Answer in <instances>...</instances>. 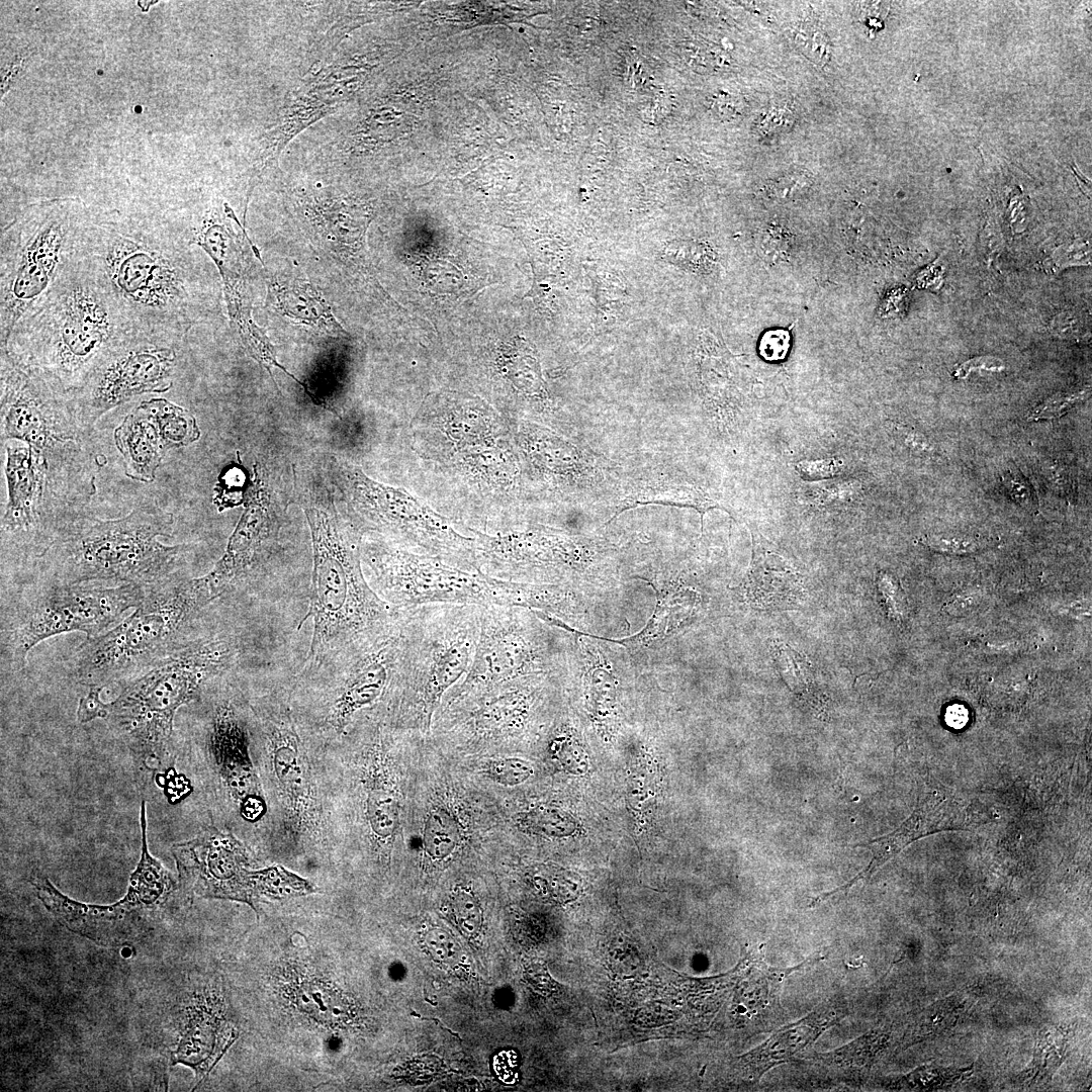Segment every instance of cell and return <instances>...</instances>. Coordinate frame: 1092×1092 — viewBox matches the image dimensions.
<instances>
[{
	"label": "cell",
	"mask_w": 1092,
	"mask_h": 1092,
	"mask_svg": "<svg viewBox=\"0 0 1092 1092\" xmlns=\"http://www.w3.org/2000/svg\"><path fill=\"white\" fill-rule=\"evenodd\" d=\"M73 509L39 558L51 579L66 583L99 582L148 587L180 573L190 544L167 545L173 515L156 503H144L119 519L103 520Z\"/></svg>",
	"instance_id": "cell-5"
},
{
	"label": "cell",
	"mask_w": 1092,
	"mask_h": 1092,
	"mask_svg": "<svg viewBox=\"0 0 1092 1092\" xmlns=\"http://www.w3.org/2000/svg\"><path fill=\"white\" fill-rule=\"evenodd\" d=\"M184 332L167 329L130 331L102 359L84 385L68 395L78 424L88 433L112 408L173 385L177 347Z\"/></svg>",
	"instance_id": "cell-16"
},
{
	"label": "cell",
	"mask_w": 1092,
	"mask_h": 1092,
	"mask_svg": "<svg viewBox=\"0 0 1092 1092\" xmlns=\"http://www.w3.org/2000/svg\"><path fill=\"white\" fill-rule=\"evenodd\" d=\"M240 640L228 631H207L159 662L123 680L109 715L146 758L160 760L173 733L177 710L199 698L203 688L231 673Z\"/></svg>",
	"instance_id": "cell-8"
},
{
	"label": "cell",
	"mask_w": 1092,
	"mask_h": 1092,
	"mask_svg": "<svg viewBox=\"0 0 1092 1092\" xmlns=\"http://www.w3.org/2000/svg\"><path fill=\"white\" fill-rule=\"evenodd\" d=\"M418 477L439 491L433 509L460 529L503 532L520 523L522 475L508 420L479 396L429 395L408 425Z\"/></svg>",
	"instance_id": "cell-1"
},
{
	"label": "cell",
	"mask_w": 1092,
	"mask_h": 1092,
	"mask_svg": "<svg viewBox=\"0 0 1092 1092\" xmlns=\"http://www.w3.org/2000/svg\"><path fill=\"white\" fill-rule=\"evenodd\" d=\"M214 602L202 576L179 573L148 586L131 614L77 648L70 661L74 677L104 688L138 675L206 633L203 616Z\"/></svg>",
	"instance_id": "cell-6"
},
{
	"label": "cell",
	"mask_w": 1092,
	"mask_h": 1092,
	"mask_svg": "<svg viewBox=\"0 0 1092 1092\" xmlns=\"http://www.w3.org/2000/svg\"><path fill=\"white\" fill-rule=\"evenodd\" d=\"M652 585L656 601L655 608L647 624L636 634L623 638L599 639L623 646L628 654H638L643 650L663 644L691 620L700 602V595L676 579L660 581L648 580Z\"/></svg>",
	"instance_id": "cell-26"
},
{
	"label": "cell",
	"mask_w": 1092,
	"mask_h": 1092,
	"mask_svg": "<svg viewBox=\"0 0 1092 1092\" xmlns=\"http://www.w3.org/2000/svg\"><path fill=\"white\" fill-rule=\"evenodd\" d=\"M883 2H868L860 5V19L871 29H880L882 20L887 15L888 6Z\"/></svg>",
	"instance_id": "cell-55"
},
{
	"label": "cell",
	"mask_w": 1092,
	"mask_h": 1092,
	"mask_svg": "<svg viewBox=\"0 0 1092 1092\" xmlns=\"http://www.w3.org/2000/svg\"><path fill=\"white\" fill-rule=\"evenodd\" d=\"M452 916L467 935H475L482 925V909L476 896L468 889L458 887L450 896Z\"/></svg>",
	"instance_id": "cell-41"
},
{
	"label": "cell",
	"mask_w": 1092,
	"mask_h": 1092,
	"mask_svg": "<svg viewBox=\"0 0 1092 1092\" xmlns=\"http://www.w3.org/2000/svg\"><path fill=\"white\" fill-rule=\"evenodd\" d=\"M970 1069L943 1068L927 1064L902 1076L896 1080V1083L899 1087L908 1090H937L951 1086Z\"/></svg>",
	"instance_id": "cell-40"
},
{
	"label": "cell",
	"mask_w": 1092,
	"mask_h": 1092,
	"mask_svg": "<svg viewBox=\"0 0 1092 1092\" xmlns=\"http://www.w3.org/2000/svg\"><path fill=\"white\" fill-rule=\"evenodd\" d=\"M244 482L245 476L242 466L232 463L220 472L215 486L216 493L213 498V503L219 511L239 505L237 499H241V497L237 491L239 488L241 489Z\"/></svg>",
	"instance_id": "cell-46"
},
{
	"label": "cell",
	"mask_w": 1092,
	"mask_h": 1092,
	"mask_svg": "<svg viewBox=\"0 0 1092 1092\" xmlns=\"http://www.w3.org/2000/svg\"><path fill=\"white\" fill-rule=\"evenodd\" d=\"M330 472L346 505L348 521L363 536L438 557L478 571L475 539L426 500L367 476L356 464L333 455Z\"/></svg>",
	"instance_id": "cell-11"
},
{
	"label": "cell",
	"mask_w": 1092,
	"mask_h": 1092,
	"mask_svg": "<svg viewBox=\"0 0 1092 1092\" xmlns=\"http://www.w3.org/2000/svg\"><path fill=\"white\" fill-rule=\"evenodd\" d=\"M790 347V337L785 331L767 332L760 341V353L770 361L783 359Z\"/></svg>",
	"instance_id": "cell-53"
},
{
	"label": "cell",
	"mask_w": 1092,
	"mask_h": 1092,
	"mask_svg": "<svg viewBox=\"0 0 1092 1092\" xmlns=\"http://www.w3.org/2000/svg\"><path fill=\"white\" fill-rule=\"evenodd\" d=\"M366 815L373 835L381 842H390L399 823V801L387 781L376 780L369 788Z\"/></svg>",
	"instance_id": "cell-35"
},
{
	"label": "cell",
	"mask_w": 1092,
	"mask_h": 1092,
	"mask_svg": "<svg viewBox=\"0 0 1092 1092\" xmlns=\"http://www.w3.org/2000/svg\"><path fill=\"white\" fill-rule=\"evenodd\" d=\"M228 302L229 312L231 320L237 326L240 337L249 352V354L261 363L267 371L271 374V367H277L282 369L288 376L294 381L300 384L306 393L310 396V393L300 380H298L293 374L289 373L281 364L276 360L275 351L271 343L266 338L265 334L252 322L249 311L243 306V300L241 295L234 297Z\"/></svg>",
	"instance_id": "cell-36"
},
{
	"label": "cell",
	"mask_w": 1092,
	"mask_h": 1092,
	"mask_svg": "<svg viewBox=\"0 0 1092 1092\" xmlns=\"http://www.w3.org/2000/svg\"><path fill=\"white\" fill-rule=\"evenodd\" d=\"M248 495L244 513L232 533L221 558L202 576L217 600L246 586L275 543L280 523L261 476Z\"/></svg>",
	"instance_id": "cell-21"
},
{
	"label": "cell",
	"mask_w": 1092,
	"mask_h": 1092,
	"mask_svg": "<svg viewBox=\"0 0 1092 1092\" xmlns=\"http://www.w3.org/2000/svg\"><path fill=\"white\" fill-rule=\"evenodd\" d=\"M1091 249L1088 243L1076 241L1068 246L1057 248L1049 261L1053 270L1062 269L1070 265H1088L1090 263Z\"/></svg>",
	"instance_id": "cell-49"
},
{
	"label": "cell",
	"mask_w": 1092,
	"mask_h": 1092,
	"mask_svg": "<svg viewBox=\"0 0 1092 1092\" xmlns=\"http://www.w3.org/2000/svg\"><path fill=\"white\" fill-rule=\"evenodd\" d=\"M102 689L103 687H90L87 695L80 699L77 709V720L80 723L108 717V704L103 703L99 697Z\"/></svg>",
	"instance_id": "cell-51"
},
{
	"label": "cell",
	"mask_w": 1092,
	"mask_h": 1092,
	"mask_svg": "<svg viewBox=\"0 0 1092 1092\" xmlns=\"http://www.w3.org/2000/svg\"><path fill=\"white\" fill-rule=\"evenodd\" d=\"M486 578L495 605L539 611L573 628L583 623L587 615V597L572 587L509 581L488 575Z\"/></svg>",
	"instance_id": "cell-27"
},
{
	"label": "cell",
	"mask_w": 1092,
	"mask_h": 1092,
	"mask_svg": "<svg viewBox=\"0 0 1092 1092\" xmlns=\"http://www.w3.org/2000/svg\"><path fill=\"white\" fill-rule=\"evenodd\" d=\"M82 254L134 328L185 332L199 306L185 247L159 222L89 211Z\"/></svg>",
	"instance_id": "cell-3"
},
{
	"label": "cell",
	"mask_w": 1092,
	"mask_h": 1092,
	"mask_svg": "<svg viewBox=\"0 0 1092 1092\" xmlns=\"http://www.w3.org/2000/svg\"><path fill=\"white\" fill-rule=\"evenodd\" d=\"M30 883L61 924L99 944H122L142 934L148 926L123 899L106 906L84 904L65 896L39 875L32 876Z\"/></svg>",
	"instance_id": "cell-24"
},
{
	"label": "cell",
	"mask_w": 1092,
	"mask_h": 1092,
	"mask_svg": "<svg viewBox=\"0 0 1092 1092\" xmlns=\"http://www.w3.org/2000/svg\"><path fill=\"white\" fill-rule=\"evenodd\" d=\"M1 439L27 443L47 460L55 491L84 506L94 492L90 435L76 421L69 396L0 348Z\"/></svg>",
	"instance_id": "cell-9"
},
{
	"label": "cell",
	"mask_w": 1092,
	"mask_h": 1092,
	"mask_svg": "<svg viewBox=\"0 0 1092 1092\" xmlns=\"http://www.w3.org/2000/svg\"><path fill=\"white\" fill-rule=\"evenodd\" d=\"M843 463L836 458L821 460L801 461L797 464V470L802 477L818 479L832 477L840 472Z\"/></svg>",
	"instance_id": "cell-52"
},
{
	"label": "cell",
	"mask_w": 1092,
	"mask_h": 1092,
	"mask_svg": "<svg viewBox=\"0 0 1092 1092\" xmlns=\"http://www.w3.org/2000/svg\"><path fill=\"white\" fill-rule=\"evenodd\" d=\"M903 436L905 445L914 452L926 455L933 451V447L924 435L914 431H907Z\"/></svg>",
	"instance_id": "cell-57"
},
{
	"label": "cell",
	"mask_w": 1092,
	"mask_h": 1092,
	"mask_svg": "<svg viewBox=\"0 0 1092 1092\" xmlns=\"http://www.w3.org/2000/svg\"><path fill=\"white\" fill-rule=\"evenodd\" d=\"M172 853L181 886L199 897L240 901L256 909L264 899L281 900L307 892V881L282 867L250 871L243 844L215 827L175 843Z\"/></svg>",
	"instance_id": "cell-17"
},
{
	"label": "cell",
	"mask_w": 1092,
	"mask_h": 1092,
	"mask_svg": "<svg viewBox=\"0 0 1092 1092\" xmlns=\"http://www.w3.org/2000/svg\"><path fill=\"white\" fill-rule=\"evenodd\" d=\"M138 584L66 583L51 579L22 595L2 613L1 658L21 668L29 651L41 641L69 632L86 638L109 630L146 595Z\"/></svg>",
	"instance_id": "cell-12"
},
{
	"label": "cell",
	"mask_w": 1092,
	"mask_h": 1092,
	"mask_svg": "<svg viewBox=\"0 0 1092 1092\" xmlns=\"http://www.w3.org/2000/svg\"><path fill=\"white\" fill-rule=\"evenodd\" d=\"M919 541L936 552L950 555L974 554L987 546V542L967 535H927Z\"/></svg>",
	"instance_id": "cell-45"
},
{
	"label": "cell",
	"mask_w": 1092,
	"mask_h": 1092,
	"mask_svg": "<svg viewBox=\"0 0 1092 1092\" xmlns=\"http://www.w3.org/2000/svg\"><path fill=\"white\" fill-rule=\"evenodd\" d=\"M983 369L986 371H1000L1004 369L1001 360L993 356L976 357L963 363L954 372L959 378H964L973 370Z\"/></svg>",
	"instance_id": "cell-54"
},
{
	"label": "cell",
	"mask_w": 1092,
	"mask_h": 1092,
	"mask_svg": "<svg viewBox=\"0 0 1092 1092\" xmlns=\"http://www.w3.org/2000/svg\"><path fill=\"white\" fill-rule=\"evenodd\" d=\"M1089 394L1090 388H1085L1052 395L1029 412L1027 421L1034 422L1058 419L1069 412L1074 405L1086 399Z\"/></svg>",
	"instance_id": "cell-44"
},
{
	"label": "cell",
	"mask_w": 1092,
	"mask_h": 1092,
	"mask_svg": "<svg viewBox=\"0 0 1092 1092\" xmlns=\"http://www.w3.org/2000/svg\"><path fill=\"white\" fill-rule=\"evenodd\" d=\"M532 772L530 763L518 757H494L484 765L485 776L495 784L506 787L524 783Z\"/></svg>",
	"instance_id": "cell-43"
},
{
	"label": "cell",
	"mask_w": 1092,
	"mask_h": 1092,
	"mask_svg": "<svg viewBox=\"0 0 1092 1092\" xmlns=\"http://www.w3.org/2000/svg\"><path fill=\"white\" fill-rule=\"evenodd\" d=\"M313 568L309 611L313 629L303 666L363 649L389 634L401 614L369 585L362 568V535L332 500L303 507ZM302 621V622H303Z\"/></svg>",
	"instance_id": "cell-4"
},
{
	"label": "cell",
	"mask_w": 1092,
	"mask_h": 1092,
	"mask_svg": "<svg viewBox=\"0 0 1092 1092\" xmlns=\"http://www.w3.org/2000/svg\"><path fill=\"white\" fill-rule=\"evenodd\" d=\"M566 673L536 674L473 692L442 706L443 724L465 740L494 742L522 734Z\"/></svg>",
	"instance_id": "cell-20"
},
{
	"label": "cell",
	"mask_w": 1092,
	"mask_h": 1092,
	"mask_svg": "<svg viewBox=\"0 0 1092 1092\" xmlns=\"http://www.w3.org/2000/svg\"><path fill=\"white\" fill-rule=\"evenodd\" d=\"M777 668L793 694L805 705L820 712L823 700L814 678L811 662L785 643L772 646Z\"/></svg>",
	"instance_id": "cell-33"
},
{
	"label": "cell",
	"mask_w": 1092,
	"mask_h": 1092,
	"mask_svg": "<svg viewBox=\"0 0 1092 1092\" xmlns=\"http://www.w3.org/2000/svg\"><path fill=\"white\" fill-rule=\"evenodd\" d=\"M805 178L803 176L786 177L782 180H778L768 188V192L771 191L776 196L786 197L794 191V189H802L804 187Z\"/></svg>",
	"instance_id": "cell-56"
},
{
	"label": "cell",
	"mask_w": 1092,
	"mask_h": 1092,
	"mask_svg": "<svg viewBox=\"0 0 1092 1092\" xmlns=\"http://www.w3.org/2000/svg\"><path fill=\"white\" fill-rule=\"evenodd\" d=\"M232 1028L212 1013L194 1015L178 1049L172 1055L173 1064L190 1066L198 1078L205 1077L232 1043Z\"/></svg>",
	"instance_id": "cell-29"
},
{
	"label": "cell",
	"mask_w": 1092,
	"mask_h": 1092,
	"mask_svg": "<svg viewBox=\"0 0 1092 1092\" xmlns=\"http://www.w3.org/2000/svg\"><path fill=\"white\" fill-rule=\"evenodd\" d=\"M138 406L154 425L166 453L199 439L196 419L186 408L162 397L144 400Z\"/></svg>",
	"instance_id": "cell-31"
},
{
	"label": "cell",
	"mask_w": 1092,
	"mask_h": 1092,
	"mask_svg": "<svg viewBox=\"0 0 1092 1092\" xmlns=\"http://www.w3.org/2000/svg\"><path fill=\"white\" fill-rule=\"evenodd\" d=\"M274 306L281 314L305 326L324 330L330 334L342 332L331 308L323 297L305 282L273 283L271 285Z\"/></svg>",
	"instance_id": "cell-30"
},
{
	"label": "cell",
	"mask_w": 1092,
	"mask_h": 1092,
	"mask_svg": "<svg viewBox=\"0 0 1092 1092\" xmlns=\"http://www.w3.org/2000/svg\"><path fill=\"white\" fill-rule=\"evenodd\" d=\"M7 502L1 518L2 542L40 558L76 506L54 489L46 458L19 440L2 442Z\"/></svg>",
	"instance_id": "cell-19"
},
{
	"label": "cell",
	"mask_w": 1092,
	"mask_h": 1092,
	"mask_svg": "<svg viewBox=\"0 0 1092 1092\" xmlns=\"http://www.w3.org/2000/svg\"><path fill=\"white\" fill-rule=\"evenodd\" d=\"M208 745L241 816L249 822L260 820L267 805L249 753V728L229 698L215 706Z\"/></svg>",
	"instance_id": "cell-22"
},
{
	"label": "cell",
	"mask_w": 1092,
	"mask_h": 1092,
	"mask_svg": "<svg viewBox=\"0 0 1092 1092\" xmlns=\"http://www.w3.org/2000/svg\"><path fill=\"white\" fill-rule=\"evenodd\" d=\"M890 1031L886 1028L871 1030L848 1044L826 1054H818L815 1059L821 1063L840 1069L868 1068L879 1053L887 1045Z\"/></svg>",
	"instance_id": "cell-38"
},
{
	"label": "cell",
	"mask_w": 1092,
	"mask_h": 1092,
	"mask_svg": "<svg viewBox=\"0 0 1092 1092\" xmlns=\"http://www.w3.org/2000/svg\"><path fill=\"white\" fill-rule=\"evenodd\" d=\"M1069 1032L1059 1026H1049L1040 1031L1032 1067L1027 1074L1029 1084L1045 1081L1057 1071L1066 1054Z\"/></svg>",
	"instance_id": "cell-39"
},
{
	"label": "cell",
	"mask_w": 1092,
	"mask_h": 1092,
	"mask_svg": "<svg viewBox=\"0 0 1092 1092\" xmlns=\"http://www.w3.org/2000/svg\"><path fill=\"white\" fill-rule=\"evenodd\" d=\"M845 1013L843 1001L832 1000L800 1020L779 1028L766 1040L738 1059L744 1080L755 1083L774 1067L795 1061L796 1056L839 1022Z\"/></svg>",
	"instance_id": "cell-25"
},
{
	"label": "cell",
	"mask_w": 1092,
	"mask_h": 1092,
	"mask_svg": "<svg viewBox=\"0 0 1092 1092\" xmlns=\"http://www.w3.org/2000/svg\"><path fill=\"white\" fill-rule=\"evenodd\" d=\"M89 210L76 199L35 203L5 228L0 244V343L82 254Z\"/></svg>",
	"instance_id": "cell-10"
},
{
	"label": "cell",
	"mask_w": 1092,
	"mask_h": 1092,
	"mask_svg": "<svg viewBox=\"0 0 1092 1092\" xmlns=\"http://www.w3.org/2000/svg\"><path fill=\"white\" fill-rule=\"evenodd\" d=\"M743 595L755 608L776 609L795 603L803 587L788 569L770 570L755 564L744 581Z\"/></svg>",
	"instance_id": "cell-32"
},
{
	"label": "cell",
	"mask_w": 1092,
	"mask_h": 1092,
	"mask_svg": "<svg viewBox=\"0 0 1092 1092\" xmlns=\"http://www.w3.org/2000/svg\"><path fill=\"white\" fill-rule=\"evenodd\" d=\"M570 640L568 631L542 620L529 609L482 607L471 665L440 706L516 678L566 673Z\"/></svg>",
	"instance_id": "cell-13"
},
{
	"label": "cell",
	"mask_w": 1092,
	"mask_h": 1092,
	"mask_svg": "<svg viewBox=\"0 0 1092 1092\" xmlns=\"http://www.w3.org/2000/svg\"><path fill=\"white\" fill-rule=\"evenodd\" d=\"M967 719V711L961 706H953L947 710L946 720L952 727L960 728L965 725Z\"/></svg>",
	"instance_id": "cell-59"
},
{
	"label": "cell",
	"mask_w": 1092,
	"mask_h": 1092,
	"mask_svg": "<svg viewBox=\"0 0 1092 1092\" xmlns=\"http://www.w3.org/2000/svg\"><path fill=\"white\" fill-rule=\"evenodd\" d=\"M462 842V828L454 812L445 806H435L427 814L422 844L433 860L450 857Z\"/></svg>",
	"instance_id": "cell-34"
},
{
	"label": "cell",
	"mask_w": 1092,
	"mask_h": 1092,
	"mask_svg": "<svg viewBox=\"0 0 1092 1092\" xmlns=\"http://www.w3.org/2000/svg\"><path fill=\"white\" fill-rule=\"evenodd\" d=\"M479 572L527 583L572 587L586 597L599 582V551L589 542L545 526H521L504 532L471 531Z\"/></svg>",
	"instance_id": "cell-15"
},
{
	"label": "cell",
	"mask_w": 1092,
	"mask_h": 1092,
	"mask_svg": "<svg viewBox=\"0 0 1092 1092\" xmlns=\"http://www.w3.org/2000/svg\"><path fill=\"white\" fill-rule=\"evenodd\" d=\"M425 946L430 956L443 965H455L461 957V947L447 931L432 928L425 934Z\"/></svg>",
	"instance_id": "cell-47"
},
{
	"label": "cell",
	"mask_w": 1092,
	"mask_h": 1092,
	"mask_svg": "<svg viewBox=\"0 0 1092 1092\" xmlns=\"http://www.w3.org/2000/svg\"><path fill=\"white\" fill-rule=\"evenodd\" d=\"M797 40L805 51H810L812 58L821 64L829 60L828 42L821 30L814 25H802L797 32Z\"/></svg>",
	"instance_id": "cell-50"
},
{
	"label": "cell",
	"mask_w": 1092,
	"mask_h": 1092,
	"mask_svg": "<svg viewBox=\"0 0 1092 1092\" xmlns=\"http://www.w3.org/2000/svg\"><path fill=\"white\" fill-rule=\"evenodd\" d=\"M520 825L531 832L549 836H563L571 831L566 815L550 808H538L523 814Z\"/></svg>",
	"instance_id": "cell-42"
},
{
	"label": "cell",
	"mask_w": 1092,
	"mask_h": 1092,
	"mask_svg": "<svg viewBox=\"0 0 1092 1092\" xmlns=\"http://www.w3.org/2000/svg\"><path fill=\"white\" fill-rule=\"evenodd\" d=\"M361 562L375 594L396 611L428 605H495L486 575L379 538L363 536Z\"/></svg>",
	"instance_id": "cell-14"
},
{
	"label": "cell",
	"mask_w": 1092,
	"mask_h": 1092,
	"mask_svg": "<svg viewBox=\"0 0 1092 1092\" xmlns=\"http://www.w3.org/2000/svg\"><path fill=\"white\" fill-rule=\"evenodd\" d=\"M970 1005L969 999L961 994L936 1001L917 1017L904 1037V1045L908 1046L950 1028Z\"/></svg>",
	"instance_id": "cell-37"
},
{
	"label": "cell",
	"mask_w": 1092,
	"mask_h": 1092,
	"mask_svg": "<svg viewBox=\"0 0 1092 1092\" xmlns=\"http://www.w3.org/2000/svg\"><path fill=\"white\" fill-rule=\"evenodd\" d=\"M1007 493L1024 509L1033 512L1038 503L1035 491L1029 481L1018 470H1007L1001 477Z\"/></svg>",
	"instance_id": "cell-48"
},
{
	"label": "cell",
	"mask_w": 1092,
	"mask_h": 1092,
	"mask_svg": "<svg viewBox=\"0 0 1092 1092\" xmlns=\"http://www.w3.org/2000/svg\"><path fill=\"white\" fill-rule=\"evenodd\" d=\"M482 606L428 605L401 613V650L390 706L396 727L430 733L445 695L467 673Z\"/></svg>",
	"instance_id": "cell-7"
},
{
	"label": "cell",
	"mask_w": 1092,
	"mask_h": 1092,
	"mask_svg": "<svg viewBox=\"0 0 1092 1092\" xmlns=\"http://www.w3.org/2000/svg\"><path fill=\"white\" fill-rule=\"evenodd\" d=\"M133 329L112 292L81 254L0 348L70 395Z\"/></svg>",
	"instance_id": "cell-2"
},
{
	"label": "cell",
	"mask_w": 1092,
	"mask_h": 1092,
	"mask_svg": "<svg viewBox=\"0 0 1092 1092\" xmlns=\"http://www.w3.org/2000/svg\"><path fill=\"white\" fill-rule=\"evenodd\" d=\"M260 712L274 772L290 810L304 824L316 823L318 807L307 756L289 711L269 707Z\"/></svg>",
	"instance_id": "cell-23"
},
{
	"label": "cell",
	"mask_w": 1092,
	"mask_h": 1092,
	"mask_svg": "<svg viewBox=\"0 0 1092 1092\" xmlns=\"http://www.w3.org/2000/svg\"><path fill=\"white\" fill-rule=\"evenodd\" d=\"M976 605L977 603L974 597H958L946 606V610L951 614H968Z\"/></svg>",
	"instance_id": "cell-58"
},
{
	"label": "cell",
	"mask_w": 1092,
	"mask_h": 1092,
	"mask_svg": "<svg viewBox=\"0 0 1092 1092\" xmlns=\"http://www.w3.org/2000/svg\"><path fill=\"white\" fill-rule=\"evenodd\" d=\"M114 442L123 457L126 476L153 482L166 452L154 425L139 406L115 429Z\"/></svg>",
	"instance_id": "cell-28"
},
{
	"label": "cell",
	"mask_w": 1092,
	"mask_h": 1092,
	"mask_svg": "<svg viewBox=\"0 0 1092 1092\" xmlns=\"http://www.w3.org/2000/svg\"><path fill=\"white\" fill-rule=\"evenodd\" d=\"M400 650L401 617L375 643L316 666H302L295 687L320 690L323 725L337 735L345 734L356 714L384 700L390 704Z\"/></svg>",
	"instance_id": "cell-18"
}]
</instances>
